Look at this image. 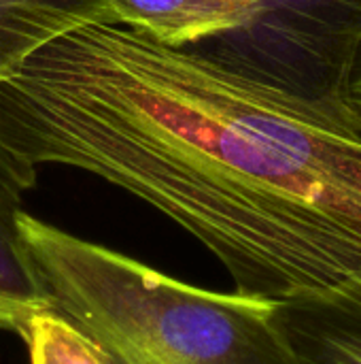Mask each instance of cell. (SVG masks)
I'll use <instances>...</instances> for the list:
<instances>
[{"label": "cell", "mask_w": 361, "mask_h": 364, "mask_svg": "<svg viewBox=\"0 0 361 364\" xmlns=\"http://www.w3.org/2000/svg\"><path fill=\"white\" fill-rule=\"evenodd\" d=\"M19 241L49 311L109 364H291L274 301L189 286L26 211Z\"/></svg>", "instance_id": "obj_2"}, {"label": "cell", "mask_w": 361, "mask_h": 364, "mask_svg": "<svg viewBox=\"0 0 361 364\" xmlns=\"http://www.w3.org/2000/svg\"><path fill=\"white\" fill-rule=\"evenodd\" d=\"M0 143L96 175L198 239L236 292L291 301L361 271V119L91 19L0 79Z\"/></svg>", "instance_id": "obj_1"}, {"label": "cell", "mask_w": 361, "mask_h": 364, "mask_svg": "<svg viewBox=\"0 0 361 364\" xmlns=\"http://www.w3.org/2000/svg\"><path fill=\"white\" fill-rule=\"evenodd\" d=\"M111 21L109 0H0V79L62 32Z\"/></svg>", "instance_id": "obj_7"}, {"label": "cell", "mask_w": 361, "mask_h": 364, "mask_svg": "<svg viewBox=\"0 0 361 364\" xmlns=\"http://www.w3.org/2000/svg\"><path fill=\"white\" fill-rule=\"evenodd\" d=\"M111 21L147 32L172 47H191L243 28L255 0H109Z\"/></svg>", "instance_id": "obj_6"}, {"label": "cell", "mask_w": 361, "mask_h": 364, "mask_svg": "<svg viewBox=\"0 0 361 364\" xmlns=\"http://www.w3.org/2000/svg\"><path fill=\"white\" fill-rule=\"evenodd\" d=\"M21 339L30 364H109L79 331L51 311L32 318Z\"/></svg>", "instance_id": "obj_8"}, {"label": "cell", "mask_w": 361, "mask_h": 364, "mask_svg": "<svg viewBox=\"0 0 361 364\" xmlns=\"http://www.w3.org/2000/svg\"><path fill=\"white\" fill-rule=\"evenodd\" d=\"M38 168L0 143V331L26 335L32 318L49 311L19 241L23 194Z\"/></svg>", "instance_id": "obj_5"}, {"label": "cell", "mask_w": 361, "mask_h": 364, "mask_svg": "<svg viewBox=\"0 0 361 364\" xmlns=\"http://www.w3.org/2000/svg\"><path fill=\"white\" fill-rule=\"evenodd\" d=\"M351 107L355 109V113L360 115L361 119V68L353 81V90H351Z\"/></svg>", "instance_id": "obj_9"}, {"label": "cell", "mask_w": 361, "mask_h": 364, "mask_svg": "<svg viewBox=\"0 0 361 364\" xmlns=\"http://www.w3.org/2000/svg\"><path fill=\"white\" fill-rule=\"evenodd\" d=\"M272 324L291 364H361V271L326 292L274 301Z\"/></svg>", "instance_id": "obj_4"}, {"label": "cell", "mask_w": 361, "mask_h": 364, "mask_svg": "<svg viewBox=\"0 0 361 364\" xmlns=\"http://www.w3.org/2000/svg\"><path fill=\"white\" fill-rule=\"evenodd\" d=\"M236 30L185 47L251 81L360 117L351 107L361 68V0H255Z\"/></svg>", "instance_id": "obj_3"}]
</instances>
